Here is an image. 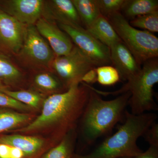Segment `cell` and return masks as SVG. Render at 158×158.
<instances>
[{"label": "cell", "mask_w": 158, "mask_h": 158, "mask_svg": "<svg viewBox=\"0 0 158 158\" xmlns=\"http://www.w3.org/2000/svg\"><path fill=\"white\" fill-rule=\"evenodd\" d=\"M6 88V85L2 81L0 80V90H2V89H4V88Z\"/></svg>", "instance_id": "4dcf8cb0"}, {"label": "cell", "mask_w": 158, "mask_h": 158, "mask_svg": "<svg viewBox=\"0 0 158 158\" xmlns=\"http://www.w3.org/2000/svg\"><path fill=\"white\" fill-rule=\"evenodd\" d=\"M75 83L67 90L55 94L46 99L42 111L37 118L17 131L29 133L48 128H55L61 140L72 129L83 114L90 94L89 85Z\"/></svg>", "instance_id": "6da1fadb"}, {"label": "cell", "mask_w": 158, "mask_h": 158, "mask_svg": "<svg viewBox=\"0 0 158 158\" xmlns=\"http://www.w3.org/2000/svg\"><path fill=\"white\" fill-rule=\"evenodd\" d=\"M45 11L59 23L82 27L80 17L72 0H52L48 2H45Z\"/></svg>", "instance_id": "4fadbf2b"}, {"label": "cell", "mask_w": 158, "mask_h": 158, "mask_svg": "<svg viewBox=\"0 0 158 158\" xmlns=\"http://www.w3.org/2000/svg\"><path fill=\"white\" fill-rule=\"evenodd\" d=\"M26 25L0 10V44L15 53L21 49Z\"/></svg>", "instance_id": "8fae6325"}, {"label": "cell", "mask_w": 158, "mask_h": 158, "mask_svg": "<svg viewBox=\"0 0 158 158\" xmlns=\"http://www.w3.org/2000/svg\"><path fill=\"white\" fill-rule=\"evenodd\" d=\"M52 65L68 88L74 83H81V79L86 73L98 67L75 45L67 55L55 57Z\"/></svg>", "instance_id": "8992f818"}, {"label": "cell", "mask_w": 158, "mask_h": 158, "mask_svg": "<svg viewBox=\"0 0 158 158\" xmlns=\"http://www.w3.org/2000/svg\"><path fill=\"white\" fill-rule=\"evenodd\" d=\"M134 158V157H133ZM131 157H123V158H133Z\"/></svg>", "instance_id": "1f68e13d"}, {"label": "cell", "mask_w": 158, "mask_h": 158, "mask_svg": "<svg viewBox=\"0 0 158 158\" xmlns=\"http://www.w3.org/2000/svg\"><path fill=\"white\" fill-rule=\"evenodd\" d=\"M133 158H158V147L150 146L145 152Z\"/></svg>", "instance_id": "f546056e"}, {"label": "cell", "mask_w": 158, "mask_h": 158, "mask_svg": "<svg viewBox=\"0 0 158 158\" xmlns=\"http://www.w3.org/2000/svg\"><path fill=\"white\" fill-rule=\"evenodd\" d=\"M101 14L108 17L119 12L124 0H96Z\"/></svg>", "instance_id": "d4e9b609"}, {"label": "cell", "mask_w": 158, "mask_h": 158, "mask_svg": "<svg viewBox=\"0 0 158 158\" xmlns=\"http://www.w3.org/2000/svg\"><path fill=\"white\" fill-rule=\"evenodd\" d=\"M2 3L4 12L26 26L36 23L45 8V2L42 0H10Z\"/></svg>", "instance_id": "9c48e42d"}, {"label": "cell", "mask_w": 158, "mask_h": 158, "mask_svg": "<svg viewBox=\"0 0 158 158\" xmlns=\"http://www.w3.org/2000/svg\"><path fill=\"white\" fill-rule=\"evenodd\" d=\"M19 102L32 108L37 109L42 102V97L38 93L27 90L13 91L7 88L0 90Z\"/></svg>", "instance_id": "d6986e66"}, {"label": "cell", "mask_w": 158, "mask_h": 158, "mask_svg": "<svg viewBox=\"0 0 158 158\" xmlns=\"http://www.w3.org/2000/svg\"><path fill=\"white\" fill-rule=\"evenodd\" d=\"M22 76L19 69L7 57L0 54V80L4 84L15 83Z\"/></svg>", "instance_id": "ffe728a7"}, {"label": "cell", "mask_w": 158, "mask_h": 158, "mask_svg": "<svg viewBox=\"0 0 158 158\" xmlns=\"http://www.w3.org/2000/svg\"><path fill=\"white\" fill-rule=\"evenodd\" d=\"M21 54L27 60L36 65H48L55 59V54L34 25L26 26Z\"/></svg>", "instance_id": "ba28073f"}, {"label": "cell", "mask_w": 158, "mask_h": 158, "mask_svg": "<svg viewBox=\"0 0 158 158\" xmlns=\"http://www.w3.org/2000/svg\"><path fill=\"white\" fill-rule=\"evenodd\" d=\"M34 82L37 86L43 90L54 91L62 88L60 82L56 77L48 73H42L37 75Z\"/></svg>", "instance_id": "cb8c5ba5"}, {"label": "cell", "mask_w": 158, "mask_h": 158, "mask_svg": "<svg viewBox=\"0 0 158 158\" xmlns=\"http://www.w3.org/2000/svg\"><path fill=\"white\" fill-rule=\"evenodd\" d=\"M32 117L26 113L0 110V134L27 123Z\"/></svg>", "instance_id": "ac0fdd59"}, {"label": "cell", "mask_w": 158, "mask_h": 158, "mask_svg": "<svg viewBox=\"0 0 158 158\" xmlns=\"http://www.w3.org/2000/svg\"><path fill=\"white\" fill-rule=\"evenodd\" d=\"M73 138L67 135L50 150L44 154L42 158H72L73 155Z\"/></svg>", "instance_id": "44dd1931"}, {"label": "cell", "mask_w": 158, "mask_h": 158, "mask_svg": "<svg viewBox=\"0 0 158 158\" xmlns=\"http://www.w3.org/2000/svg\"><path fill=\"white\" fill-rule=\"evenodd\" d=\"M59 27L70 37L75 46L97 65H111L110 49L82 27L59 23Z\"/></svg>", "instance_id": "52a82bcc"}, {"label": "cell", "mask_w": 158, "mask_h": 158, "mask_svg": "<svg viewBox=\"0 0 158 158\" xmlns=\"http://www.w3.org/2000/svg\"><path fill=\"white\" fill-rule=\"evenodd\" d=\"M0 143L17 148L24 153V158H38L44 146V141L35 136L19 135L0 136Z\"/></svg>", "instance_id": "5bb4252c"}, {"label": "cell", "mask_w": 158, "mask_h": 158, "mask_svg": "<svg viewBox=\"0 0 158 158\" xmlns=\"http://www.w3.org/2000/svg\"><path fill=\"white\" fill-rule=\"evenodd\" d=\"M158 11V0H124L119 11L127 20Z\"/></svg>", "instance_id": "2e32d148"}, {"label": "cell", "mask_w": 158, "mask_h": 158, "mask_svg": "<svg viewBox=\"0 0 158 158\" xmlns=\"http://www.w3.org/2000/svg\"><path fill=\"white\" fill-rule=\"evenodd\" d=\"M143 137L150 146L158 147V123L156 121L148 129Z\"/></svg>", "instance_id": "83f0119b"}, {"label": "cell", "mask_w": 158, "mask_h": 158, "mask_svg": "<svg viewBox=\"0 0 158 158\" xmlns=\"http://www.w3.org/2000/svg\"><path fill=\"white\" fill-rule=\"evenodd\" d=\"M97 82V74L96 68L92 69L88 71L84 75L81 79V83L89 85H93Z\"/></svg>", "instance_id": "f1b7e54d"}, {"label": "cell", "mask_w": 158, "mask_h": 158, "mask_svg": "<svg viewBox=\"0 0 158 158\" xmlns=\"http://www.w3.org/2000/svg\"><path fill=\"white\" fill-rule=\"evenodd\" d=\"M85 29L109 48L113 44L121 41L107 19L102 15L90 27Z\"/></svg>", "instance_id": "9a60e30c"}, {"label": "cell", "mask_w": 158, "mask_h": 158, "mask_svg": "<svg viewBox=\"0 0 158 158\" xmlns=\"http://www.w3.org/2000/svg\"><path fill=\"white\" fill-rule=\"evenodd\" d=\"M97 82L103 86L115 85L120 80L118 71L111 65H105L96 68Z\"/></svg>", "instance_id": "603a6c76"}, {"label": "cell", "mask_w": 158, "mask_h": 158, "mask_svg": "<svg viewBox=\"0 0 158 158\" xmlns=\"http://www.w3.org/2000/svg\"><path fill=\"white\" fill-rule=\"evenodd\" d=\"M107 19L139 65L158 58V38L154 34L131 26L119 12Z\"/></svg>", "instance_id": "5b68a950"}, {"label": "cell", "mask_w": 158, "mask_h": 158, "mask_svg": "<svg viewBox=\"0 0 158 158\" xmlns=\"http://www.w3.org/2000/svg\"><path fill=\"white\" fill-rule=\"evenodd\" d=\"M139 73L127 81L119 90L112 92L98 90L100 95H118L131 94L128 105L132 114L140 115L146 112L156 111L158 107L154 99L153 88L158 83V59L148 60Z\"/></svg>", "instance_id": "277c9868"}, {"label": "cell", "mask_w": 158, "mask_h": 158, "mask_svg": "<svg viewBox=\"0 0 158 158\" xmlns=\"http://www.w3.org/2000/svg\"><path fill=\"white\" fill-rule=\"evenodd\" d=\"M81 22L88 28L101 15L96 0H72Z\"/></svg>", "instance_id": "e0dca14e"}, {"label": "cell", "mask_w": 158, "mask_h": 158, "mask_svg": "<svg viewBox=\"0 0 158 158\" xmlns=\"http://www.w3.org/2000/svg\"><path fill=\"white\" fill-rule=\"evenodd\" d=\"M23 151L17 148L0 143V158H24Z\"/></svg>", "instance_id": "4316f807"}, {"label": "cell", "mask_w": 158, "mask_h": 158, "mask_svg": "<svg viewBox=\"0 0 158 158\" xmlns=\"http://www.w3.org/2000/svg\"><path fill=\"white\" fill-rule=\"evenodd\" d=\"M129 22L135 28H138L152 33H158V11L137 16Z\"/></svg>", "instance_id": "7402d4cb"}, {"label": "cell", "mask_w": 158, "mask_h": 158, "mask_svg": "<svg viewBox=\"0 0 158 158\" xmlns=\"http://www.w3.org/2000/svg\"><path fill=\"white\" fill-rule=\"evenodd\" d=\"M124 116V123L113 135L88 154L73 155L72 158H133L143 152L137 141L156 121L157 116L153 113L134 115L127 110Z\"/></svg>", "instance_id": "7a4b0ae2"}, {"label": "cell", "mask_w": 158, "mask_h": 158, "mask_svg": "<svg viewBox=\"0 0 158 158\" xmlns=\"http://www.w3.org/2000/svg\"><path fill=\"white\" fill-rule=\"evenodd\" d=\"M110 49L111 65L118 71L120 80L127 81L139 73L141 65L122 41Z\"/></svg>", "instance_id": "7c38bea8"}, {"label": "cell", "mask_w": 158, "mask_h": 158, "mask_svg": "<svg viewBox=\"0 0 158 158\" xmlns=\"http://www.w3.org/2000/svg\"><path fill=\"white\" fill-rule=\"evenodd\" d=\"M36 28L56 57L67 55L73 48L74 45L70 37L53 22L41 18L36 22Z\"/></svg>", "instance_id": "30bf717a"}, {"label": "cell", "mask_w": 158, "mask_h": 158, "mask_svg": "<svg viewBox=\"0 0 158 158\" xmlns=\"http://www.w3.org/2000/svg\"><path fill=\"white\" fill-rule=\"evenodd\" d=\"M89 86V98L82 115L81 131L85 143L90 145L110 132L121 120L131 94L126 92L113 99L105 100L91 85Z\"/></svg>", "instance_id": "3957f363"}, {"label": "cell", "mask_w": 158, "mask_h": 158, "mask_svg": "<svg viewBox=\"0 0 158 158\" xmlns=\"http://www.w3.org/2000/svg\"><path fill=\"white\" fill-rule=\"evenodd\" d=\"M0 107L11 108L20 111H30L31 108L0 91Z\"/></svg>", "instance_id": "484cf974"}]
</instances>
